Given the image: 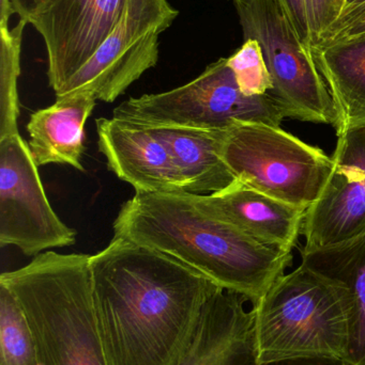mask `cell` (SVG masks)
I'll list each match as a JSON object with an SVG mask.
<instances>
[{
  "label": "cell",
  "mask_w": 365,
  "mask_h": 365,
  "mask_svg": "<svg viewBox=\"0 0 365 365\" xmlns=\"http://www.w3.org/2000/svg\"><path fill=\"white\" fill-rule=\"evenodd\" d=\"M244 41L259 42L271 76L269 96L285 118L336 128L338 113L313 51L302 43L281 0H233Z\"/></svg>",
  "instance_id": "obj_7"
},
{
  "label": "cell",
  "mask_w": 365,
  "mask_h": 365,
  "mask_svg": "<svg viewBox=\"0 0 365 365\" xmlns=\"http://www.w3.org/2000/svg\"><path fill=\"white\" fill-rule=\"evenodd\" d=\"M338 113L336 136L365 124V38L313 47Z\"/></svg>",
  "instance_id": "obj_18"
},
{
  "label": "cell",
  "mask_w": 365,
  "mask_h": 365,
  "mask_svg": "<svg viewBox=\"0 0 365 365\" xmlns=\"http://www.w3.org/2000/svg\"><path fill=\"white\" fill-rule=\"evenodd\" d=\"M90 257L46 251L0 276L25 311L40 365H107L94 317Z\"/></svg>",
  "instance_id": "obj_3"
},
{
  "label": "cell",
  "mask_w": 365,
  "mask_h": 365,
  "mask_svg": "<svg viewBox=\"0 0 365 365\" xmlns=\"http://www.w3.org/2000/svg\"><path fill=\"white\" fill-rule=\"evenodd\" d=\"M239 294L219 289L206 302L196 330L177 365L257 364L254 312Z\"/></svg>",
  "instance_id": "obj_12"
},
{
  "label": "cell",
  "mask_w": 365,
  "mask_h": 365,
  "mask_svg": "<svg viewBox=\"0 0 365 365\" xmlns=\"http://www.w3.org/2000/svg\"><path fill=\"white\" fill-rule=\"evenodd\" d=\"M27 21L19 19L13 28L0 26V139L19 134L17 81L21 74V51Z\"/></svg>",
  "instance_id": "obj_20"
},
{
  "label": "cell",
  "mask_w": 365,
  "mask_h": 365,
  "mask_svg": "<svg viewBox=\"0 0 365 365\" xmlns=\"http://www.w3.org/2000/svg\"><path fill=\"white\" fill-rule=\"evenodd\" d=\"M96 123L107 168L135 192H186L169 150L145 126L114 117L99 118Z\"/></svg>",
  "instance_id": "obj_11"
},
{
  "label": "cell",
  "mask_w": 365,
  "mask_h": 365,
  "mask_svg": "<svg viewBox=\"0 0 365 365\" xmlns=\"http://www.w3.org/2000/svg\"><path fill=\"white\" fill-rule=\"evenodd\" d=\"M113 229L114 237L171 255L253 306L293 262V252L257 242L193 193L135 192L122 204Z\"/></svg>",
  "instance_id": "obj_2"
},
{
  "label": "cell",
  "mask_w": 365,
  "mask_h": 365,
  "mask_svg": "<svg viewBox=\"0 0 365 365\" xmlns=\"http://www.w3.org/2000/svg\"><path fill=\"white\" fill-rule=\"evenodd\" d=\"M365 231V179L336 165L315 203L306 210L302 234L306 250L326 248Z\"/></svg>",
  "instance_id": "obj_15"
},
{
  "label": "cell",
  "mask_w": 365,
  "mask_h": 365,
  "mask_svg": "<svg viewBox=\"0 0 365 365\" xmlns=\"http://www.w3.org/2000/svg\"><path fill=\"white\" fill-rule=\"evenodd\" d=\"M296 32L299 36L306 46L312 49V31H311L310 21H309L308 8L306 0H281Z\"/></svg>",
  "instance_id": "obj_25"
},
{
  "label": "cell",
  "mask_w": 365,
  "mask_h": 365,
  "mask_svg": "<svg viewBox=\"0 0 365 365\" xmlns=\"http://www.w3.org/2000/svg\"><path fill=\"white\" fill-rule=\"evenodd\" d=\"M75 242L49 204L29 145L19 134L0 139V247L36 257Z\"/></svg>",
  "instance_id": "obj_9"
},
{
  "label": "cell",
  "mask_w": 365,
  "mask_h": 365,
  "mask_svg": "<svg viewBox=\"0 0 365 365\" xmlns=\"http://www.w3.org/2000/svg\"><path fill=\"white\" fill-rule=\"evenodd\" d=\"M222 158L234 177L300 210L316 202L334 158L281 128L238 122L225 130Z\"/></svg>",
  "instance_id": "obj_5"
},
{
  "label": "cell",
  "mask_w": 365,
  "mask_h": 365,
  "mask_svg": "<svg viewBox=\"0 0 365 365\" xmlns=\"http://www.w3.org/2000/svg\"><path fill=\"white\" fill-rule=\"evenodd\" d=\"M365 38V17L364 19H360V21H356L353 25L349 26L347 29L344 31L339 34L336 38H332L328 43L336 42V41L341 40H349V38ZM325 43V44H328ZM324 45V44H321Z\"/></svg>",
  "instance_id": "obj_27"
},
{
  "label": "cell",
  "mask_w": 365,
  "mask_h": 365,
  "mask_svg": "<svg viewBox=\"0 0 365 365\" xmlns=\"http://www.w3.org/2000/svg\"><path fill=\"white\" fill-rule=\"evenodd\" d=\"M226 59L242 93L259 96L271 91L274 83L257 41H244L242 46Z\"/></svg>",
  "instance_id": "obj_21"
},
{
  "label": "cell",
  "mask_w": 365,
  "mask_h": 365,
  "mask_svg": "<svg viewBox=\"0 0 365 365\" xmlns=\"http://www.w3.org/2000/svg\"><path fill=\"white\" fill-rule=\"evenodd\" d=\"M126 0H43L28 17L44 40L56 96L91 59L115 27Z\"/></svg>",
  "instance_id": "obj_10"
},
{
  "label": "cell",
  "mask_w": 365,
  "mask_h": 365,
  "mask_svg": "<svg viewBox=\"0 0 365 365\" xmlns=\"http://www.w3.org/2000/svg\"><path fill=\"white\" fill-rule=\"evenodd\" d=\"M145 128L169 150L184 180L186 192L211 195L237 180L222 158L225 130L179 126Z\"/></svg>",
  "instance_id": "obj_16"
},
{
  "label": "cell",
  "mask_w": 365,
  "mask_h": 365,
  "mask_svg": "<svg viewBox=\"0 0 365 365\" xmlns=\"http://www.w3.org/2000/svg\"><path fill=\"white\" fill-rule=\"evenodd\" d=\"M364 17L365 0H341L338 17L319 45L329 42L349 26Z\"/></svg>",
  "instance_id": "obj_24"
},
{
  "label": "cell",
  "mask_w": 365,
  "mask_h": 365,
  "mask_svg": "<svg viewBox=\"0 0 365 365\" xmlns=\"http://www.w3.org/2000/svg\"><path fill=\"white\" fill-rule=\"evenodd\" d=\"M41 1L43 0H10L15 14L19 15V19L26 21H28V17Z\"/></svg>",
  "instance_id": "obj_28"
},
{
  "label": "cell",
  "mask_w": 365,
  "mask_h": 365,
  "mask_svg": "<svg viewBox=\"0 0 365 365\" xmlns=\"http://www.w3.org/2000/svg\"><path fill=\"white\" fill-rule=\"evenodd\" d=\"M255 365H353L346 360L334 358L309 357L293 358V359L279 360V361L264 362Z\"/></svg>",
  "instance_id": "obj_26"
},
{
  "label": "cell",
  "mask_w": 365,
  "mask_h": 365,
  "mask_svg": "<svg viewBox=\"0 0 365 365\" xmlns=\"http://www.w3.org/2000/svg\"><path fill=\"white\" fill-rule=\"evenodd\" d=\"M89 267L107 365H177L221 289L175 257L119 237Z\"/></svg>",
  "instance_id": "obj_1"
},
{
  "label": "cell",
  "mask_w": 365,
  "mask_h": 365,
  "mask_svg": "<svg viewBox=\"0 0 365 365\" xmlns=\"http://www.w3.org/2000/svg\"><path fill=\"white\" fill-rule=\"evenodd\" d=\"M332 158L336 166L355 171L365 179V124L338 135Z\"/></svg>",
  "instance_id": "obj_22"
},
{
  "label": "cell",
  "mask_w": 365,
  "mask_h": 365,
  "mask_svg": "<svg viewBox=\"0 0 365 365\" xmlns=\"http://www.w3.org/2000/svg\"><path fill=\"white\" fill-rule=\"evenodd\" d=\"M0 365H40L38 346L23 307L0 281Z\"/></svg>",
  "instance_id": "obj_19"
},
{
  "label": "cell",
  "mask_w": 365,
  "mask_h": 365,
  "mask_svg": "<svg viewBox=\"0 0 365 365\" xmlns=\"http://www.w3.org/2000/svg\"><path fill=\"white\" fill-rule=\"evenodd\" d=\"M56 103L34 111L27 124L30 151L39 166L69 165L84 173L85 125L96 104L87 92L56 96Z\"/></svg>",
  "instance_id": "obj_14"
},
{
  "label": "cell",
  "mask_w": 365,
  "mask_h": 365,
  "mask_svg": "<svg viewBox=\"0 0 365 365\" xmlns=\"http://www.w3.org/2000/svg\"><path fill=\"white\" fill-rule=\"evenodd\" d=\"M179 15L167 0H126L114 29L61 93L113 103L159 61V38Z\"/></svg>",
  "instance_id": "obj_8"
},
{
  "label": "cell",
  "mask_w": 365,
  "mask_h": 365,
  "mask_svg": "<svg viewBox=\"0 0 365 365\" xmlns=\"http://www.w3.org/2000/svg\"><path fill=\"white\" fill-rule=\"evenodd\" d=\"M113 117L139 125L211 130H225L238 122L281 128L285 119L269 94L242 93L226 58L212 62L181 87L124 101L114 109Z\"/></svg>",
  "instance_id": "obj_6"
},
{
  "label": "cell",
  "mask_w": 365,
  "mask_h": 365,
  "mask_svg": "<svg viewBox=\"0 0 365 365\" xmlns=\"http://www.w3.org/2000/svg\"><path fill=\"white\" fill-rule=\"evenodd\" d=\"M301 265L342 287L349 306V355L365 365V231L341 244L301 251Z\"/></svg>",
  "instance_id": "obj_17"
},
{
  "label": "cell",
  "mask_w": 365,
  "mask_h": 365,
  "mask_svg": "<svg viewBox=\"0 0 365 365\" xmlns=\"http://www.w3.org/2000/svg\"><path fill=\"white\" fill-rule=\"evenodd\" d=\"M315 47L323 40L340 11L341 0H306Z\"/></svg>",
  "instance_id": "obj_23"
},
{
  "label": "cell",
  "mask_w": 365,
  "mask_h": 365,
  "mask_svg": "<svg viewBox=\"0 0 365 365\" xmlns=\"http://www.w3.org/2000/svg\"><path fill=\"white\" fill-rule=\"evenodd\" d=\"M257 364L349 355V306L345 292L300 265L283 274L253 306Z\"/></svg>",
  "instance_id": "obj_4"
},
{
  "label": "cell",
  "mask_w": 365,
  "mask_h": 365,
  "mask_svg": "<svg viewBox=\"0 0 365 365\" xmlns=\"http://www.w3.org/2000/svg\"><path fill=\"white\" fill-rule=\"evenodd\" d=\"M197 201L257 242L281 252H293L302 234L306 210L269 197L236 180L211 195H195Z\"/></svg>",
  "instance_id": "obj_13"
}]
</instances>
